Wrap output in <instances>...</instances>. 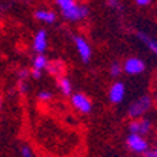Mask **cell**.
<instances>
[{
	"label": "cell",
	"mask_w": 157,
	"mask_h": 157,
	"mask_svg": "<svg viewBox=\"0 0 157 157\" xmlns=\"http://www.w3.org/2000/svg\"><path fill=\"white\" fill-rule=\"evenodd\" d=\"M55 5L61 10L62 17L68 22H81L90 14V7L79 5L78 0H55Z\"/></svg>",
	"instance_id": "1"
},
{
	"label": "cell",
	"mask_w": 157,
	"mask_h": 157,
	"mask_svg": "<svg viewBox=\"0 0 157 157\" xmlns=\"http://www.w3.org/2000/svg\"><path fill=\"white\" fill-rule=\"evenodd\" d=\"M151 104L153 101L150 98V95H143L137 98L136 101H133L128 107V117L131 118H141L148 109L151 108Z\"/></svg>",
	"instance_id": "2"
},
{
	"label": "cell",
	"mask_w": 157,
	"mask_h": 157,
	"mask_svg": "<svg viewBox=\"0 0 157 157\" xmlns=\"http://www.w3.org/2000/svg\"><path fill=\"white\" fill-rule=\"evenodd\" d=\"M125 144H127V147H128L131 151L138 153V154H144V153L148 150L147 140L144 138V136H140V134L130 133L128 136H127Z\"/></svg>",
	"instance_id": "3"
},
{
	"label": "cell",
	"mask_w": 157,
	"mask_h": 157,
	"mask_svg": "<svg viewBox=\"0 0 157 157\" xmlns=\"http://www.w3.org/2000/svg\"><path fill=\"white\" fill-rule=\"evenodd\" d=\"M74 43H75L76 52H78V56L81 58V61L84 63H88L92 58V48H91L90 42L86 40L84 36L81 35H76L74 38Z\"/></svg>",
	"instance_id": "4"
},
{
	"label": "cell",
	"mask_w": 157,
	"mask_h": 157,
	"mask_svg": "<svg viewBox=\"0 0 157 157\" xmlns=\"http://www.w3.org/2000/svg\"><path fill=\"white\" fill-rule=\"evenodd\" d=\"M144 71H146V62L141 58H127L123 63V72H125L127 75H140Z\"/></svg>",
	"instance_id": "5"
},
{
	"label": "cell",
	"mask_w": 157,
	"mask_h": 157,
	"mask_svg": "<svg viewBox=\"0 0 157 157\" xmlns=\"http://www.w3.org/2000/svg\"><path fill=\"white\" fill-rule=\"evenodd\" d=\"M71 104L74 105V108L78 109L82 114H90L92 111V102L85 94L82 92H76V94H71Z\"/></svg>",
	"instance_id": "6"
},
{
	"label": "cell",
	"mask_w": 157,
	"mask_h": 157,
	"mask_svg": "<svg viewBox=\"0 0 157 157\" xmlns=\"http://www.w3.org/2000/svg\"><path fill=\"white\" fill-rule=\"evenodd\" d=\"M128 131L133 134H140V136H146L151 131V121L148 118H134L128 124Z\"/></svg>",
	"instance_id": "7"
},
{
	"label": "cell",
	"mask_w": 157,
	"mask_h": 157,
	"mask_svg": "<svg viewBox=\"0 0 157 157\" xmlns=\"http://www.w3.org/2000/svg\"><path fill=\"white\" fill-rule=\"evenodd\" d=\"M32 48L36 53H45L48 49V32L45 29H39L33 36Z\"/></svg>",
	"instance_id": "8"
},
{
	"label": "cell",
	"mask_w": 157,
	"mask_h": 157,
	"mask_svg": "<svg viewBox=\"0 0 157 157\" xmlns=\"http://www.w3.org/2000/svg\"><path fill=\"white\" fill-rule=\"evenodd\" d=\"M125 97V85L121 81H115L108 91V98L113 104H120L124 101Z\"/></svg>",
	"instance_id": "9"
},
{
	"label": "cell",
	"mask_w": 157,
	"mask_h": 157,
	"mask_svg": "<svg viewBox=\"0 0 157 157\" xmlns=\"http://www.w3.org/2000/svg\"><path fill=\"white\" fill-rule=\"evenodd\" d=\"M33 14L36 20L42 22V23H46V25H53L58 19L56 13L49 9H38V10H35Z\"/></svg>",
	"instance_id": "10"
},
{
	"label": "cell",
	"mask_w": 157,
	"mask_h": 157,
	"mask_svg": "<svg viewBox=\"0 0 157 157\" xmlns=\"http://www.w3.org/2000/svg\"><path fill=\"white\" fill-rule=\"evenodd\" d=\"M48 63H49V59L45 56V53H36V56L32 61V68L38 69V71H43V69L48 68Z\"/></svg>",
	"instance_id": "11"
},
{
	"label": "cell",
	"mask_w": 157,
	"mask_h": 157,
	"mask_svg": "<svg viewBox=\"0 0 157 157\" xmlns=\"http://www.w3.org/2000/svg\"><path fill=\"white\" fill-rule=\"evenodd\" d=\"M58 86H59V90H61V92L63 95L69 97L72 94V82L67 76H61L58 79Z\"/></svg>",
	"instance_id": "12"
},
{
	"label": "cell",
	"mask_w": 157,
	"mask_h": 157,
	"mask_svg": "<svg viewBox=\"0 0 157 157\" xmlns=\"http://www.w3.org/2000/svg\"><path fill=\"white\" fill-rule=\"evenodd\" d=\"M137 36H138V39H140V40H141V42H143L144 45L150 49V51H153V52L157 55V40L151 39L147 33H144V32H138Z\"/></svg>",
	"instance_id": "13"
},
{
	"label": "cell",
	"mask_w": 157,
	"mask_h": 157,
	"mask_svg": "<svg viewBox=\"0 0 157 157\" xmlns=\"http://www.w3.org/2000/svg\"><path fill=\"white\" fill-rule=\"evenodd\" d=\"M48 72L51 75H55V76H61L62 72H63V63L61 61H53V62H49L48 63Z\"/></svg>",
	"instance_id": "14"
},
{
	"label": "cell",
	"mask_w": 157,
	"mask_h": 157,
	"mask_svg": "<svg viewBox=\"0 0 157 157\" xmlns=\"http://www.w3.org/2000/svg\"><path fill=\"white\" fill-rule=\"evenodd\" d=\"M109 74H111V76H114V78L120 76L123 74V65L120 62H113L111 67H109Z\"/></svg>",
	"instance_id": "15"
},
{
	"label": "cell",
	"mask_w": 157,
	"mask_h": 157,
	"mask_svg": "<svg viewBox=\"0 0 157 157\" xmlns=\"http://www.w3.org/2000/svg\"><path fill=\"white\" fill-rule=\"evenodd\" d=\"M52 98H53V94L51 91H40L38 94V100L40 101V102H48V101H51Z\"/></svg>",
	"instance_id": "16"
},
{
	"label": "cell",
	"mask_w": 157,
	"mask_h": 157,
	"mask_svg": "<svg viewBox=\"0 0 157 157\" xmlns=\"http://www.w3.org/2000/svg\"><path fill=\"white\" fill-rule=\"evenodd\" d=\"M20 157H33V151L29 146H22L20 147Z\"/></svg>",
	"instance_id": "17"
},
{
	"label": "cell",
	"mask_w": 157,
	"mask_h": 157,
	"mask_svg": "<svg viewBox=\"0 0 157 157\" xmlns=\"http://www.w3.org/2000/svg\"><path fill=\"white\" fill-rule=\"evenodd\" d=\"M17 88H19V92L20 94H26L29 90V85L26 84V81L25 79H19V82H17Z\"/></svg>",
	"instance_id": "18"
},
{
	"label": "cell",
	"mask_w": 157,
	"mask_h": 157,
	"mask_svg": "<svg viewBox=\"0 0 157 157\" xmlns=\"http://www.w3.org/2000/svg\"><path fill=\"white\" fill-rule=\"evenodd\" d=\"M153 0H134V3L138 6V7H147V6L151 5Z\"/></svg>",
	"instance_id": "19"
},
{
	"label": "cell",
	"mask_w": 157,
	"mask_h": 157,
	"mask_svg": "<svg viewBox=\"0 0 157 157\" xmlns=\"http://www.w3.org/2000/svg\"><path fill=\"white\" fill-rule=\"evenodd\" d=\"M29 75H30V71H28V69H20V71L17 72V76H19V79H26Z\"/></svg>",
	"instance_id": "20"
},
{
	"label": "cell",
	"mask_w": 157,
	"mask_h": 157,
	"mask_svg": "<svg viewBox=\"0 0 157 157\" xmlns=\"http://www.w3.org/2000/svg\"><path fill=\"white\" fill-rule=\"evenodd\" d=\"M30 76L35 78V79H40V78H42V71H38V69H33V68H32V71H30Z\"/></svg>",
	"instance_id": "21"
},
{
	"label": "cell",
	"mask_w": 157,
	"mask_h": 157,
	"mask_svg": "<svg viewBox=\"0 0 157 157\" xmlns=\"http://www.w3.org/2000/svg\"><path fill=\"white\" fill-rule=\"evenodd\" d=\"M107 5L113 9H120V0H107Z\"/></svg>",
	"instance_id": "22"
},
{
	"label": "cell",
	"mask_w": 157,
	"mask_h": 157,
	"mask_svg": "<svg viewBox=\"0 0 157 157\" xmlns=\"http://www.w3.org/2000/svg\"><path fill=\"white\" fill-rule=\"evenodd\" d=\"M146 157H157V148H153V150H147L144 153Z\"/></svg>",
	"instance_id": "23"
},
{
	"label": "cell",
	"mask_w": 157,
	"mask_h": 157,
	"mask_svg": "<svg viewBox=\"0 0 157 157\" xmlns=\"http://www.w3.org/2000/svg\"><path fill=\"white\" fill-rule=\"evenodd\" d=\"M2 105H3V101H2V97H0V108H2Z\"/></svg>",
	"instance_id": "24"
},
{
	"label": "cell",
	"mask_w": 157,
	"mask_h": 157,
	"mask_svg": "<svg viewBox=\"0 0 157 157\" xmlns=\"http://www.w3.org/2000/svg\"><path fill=\"white\" fill-rule=\"evenodd\" d=\"M0 17H2V10H0Z\"/></svg>",
	"instance_id": "25"
},
{
	"label": "cell",
	"mask_w": 157,
	"mask_h": 157,
	"mask_svg": "<svg viewBox=\"0 0 157 157\" xmlns=\"http://www.w3.org/2000/svg\"><path fill=\"white\" fill-rule=\"evenodd\" d=\"M156 102H157V94H156Z\"/></svg>",
	"instance_id": "26"
}]
</instances>
